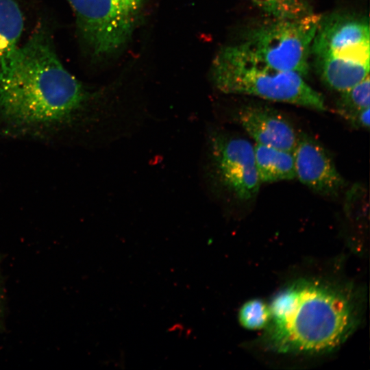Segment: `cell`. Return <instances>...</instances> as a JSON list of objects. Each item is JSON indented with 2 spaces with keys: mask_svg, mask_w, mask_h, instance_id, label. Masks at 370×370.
Wrapping results in <instances>:
<instances>
[{
  "mask_svg": "<svg viewBox=\"0 0 370 370\" xmlns=\"http://www.w3.org/2000/svg\"><path fill=\"white\" fill-rule=\"evenodd\" d=\"M94 97L64 66L42 29L18 45L0 68V115L16 126L71 122Z\"/></svg>",
  "mask_w": 370,
  "mask_h": 370,
  "instance_id": "cell-1",
  "label": "cell"
},
{
  "mask_svg": "<svg viewBox=\"0 0 370 370\" xmlns=\"http://www.w3.org/2000/svg\"><path fill=\"white\" fill-rule=\"evenodd\" d=\"M264 340L280 354H319L340 347L359 322V304L347 286L301 278L275 295Z\"/></svg>",
  "mask_w": 370,
  "mask_h": 370,
  "instance_id": "cell-2",
  "label": "cell"
},
{
  "mask_svg": "<svg viewBox=\"0 0 370 370\" xmlns=\"http://www.w3.org/2000/svg\"><path fill=\"white\" fill-rule=\"evenodd\" d=\"M368 16L348 10L321 14L310 60L323 83L341 92L369 75Z\"/></svg>",
  "mask_w": 370,
  "mask_h": 370,
  "instance_id": "cell-3",
  "label": "cell"
},
{
  "mask_svg": "<svg viewBox=\"0 0 370 370\" xmlns=\"http://www.w3.org/2000/svg\"><path fill=\"white\" fill-rule=\"evenodd\" d=\"M213 85L225 94L244 95L317 110L325 109L323 95L298 73L274 69L238 43L222 47L211 65Z\"/></svg>",
  "mask_w": 370,
  "mask_h": 370,
  "instance_id": "cell-4",
  "label": "cell"
},
{
  "mask_svg": "<svg viewBox=\"0 0 370 370\" xmlns=\"http://www.w3.org/2000/svg\"><path fill=\"white\" fill-rule=\"evenodd\" d=\"M321 14L298 18L266 16L244 29L239 45L270 66L306 77Z\"/></svg>",
  "mask_w": 370,
  "mask_h": 370,
  "instance_id": "cell-5",
  "label": "cell"
},
{
  "mask_svg": "<svg viewBox=\"0 0 370 370\" xmlns=\"http://www.w3.org/2000/svg\"><path fill=\"white\" fill-rule=\"evenodd\" d=\"M148 0H67L90 54H116L131 39Z\"/></svg>",
  "mask_w": 370,
  "mask_h": 370,
  "instance_id": "cell-6",
  "label": "cell"
},
{
  "mask_svg": "<svg viewBox=\"0 0 370 370\" xmlns=\"http://www.w3.org/2000/svg\"><path fill=\"white\" fill-rule=\"evenodd\" d=\"M209 153L217 185L238 202L254 200L261 183L251 143L241 137L213 132L209 137Z\"/></svg>",
  "mask_w": 370,
  "mask_h": 370,
  "instance_id": "cell-7",
  "label": "cell"
},
{
  "mask_svg": "<svg viewBox=\"0 0 370 370\" xmlns=\"http://www.w3.org/2000/svg\"><path fill=\"white\" fill-rule=\"evenodd\" d=\"M293 155L296 177L314 193L336 197L346 186L331 156L314 137L298 134Z\"/></svg>",
  "mask_w": 370,
  "mask_h": 370,
  "instance_id": "cell-8",
  "label": "cell"
},
{
  "mask_svg": "<svg viewBox=\"0 0 370 370\" xmlns=\"http://www.w3.org/2000/svg\"><path fill=\"white\" fill-rule=\"evenodd\" d=\"M236 116L256 143L293 152L297 134L292 123L275 108L249 103L238 109Z\"/></svg>",
  "mask_w": 370,
  "mask_h": 370,
  "instance_id": "cell-9",
  "label": "cell"
},
{
  "mask_svg": "<svg viewBox=\"0 0 370 370\" xmlns=\"http://www.w3.org/2000/svg\"><path fill=\"white\" fill-rule=\"evenodd\" d=\"M256 166L260 183H273L296 178L293 152L256 143Z\"/></svg>",
  "mask_w": 370,
  "mask_h": 370,
  "instance_id": "cell-10",
  "label": "cell"
},
{
  "mask_svg": "<svg viewBox=\"0 0 370 370\" xmlns=\"http://www.w3.org/2000/svg\"><path fill=\"white\" fill-rule=\"evenodd\" d=\"M23 27V13L16 0H0V68L18 47Z\"/></svg>",
  "mask_w": 370,
  "mask_h": 370,
  "instance_id": "cell-11",
  "label": "cell"
},
{
  "mask_svg": "<svg viewBox=\"0 0 370 370\" xmlns=\"http://www.w3.org/2000/svg\"><path fill=\"white\" fill-rule=\"evenodd\" d=\"M266 16L298 18L314 12L308 0H248Z\"/></svg>",
  "mask_w": 370,
  "mask_h": 370,
  "instance_id": "cell-12",
  "label": "cell"
},
{
  "mask_svg": "<svg viewBox=\"0 0 370 370\" xmlns=\"http://www.w3.org/2000/svg\"><path fill=\"white\" fill-rule=\"evenodd\" d=\"M369 75L361 82L344 90L337 101V112L348 121L358 111L369 108Z\"/></svg>",
  "mask_w": 370,
  "mask_h": 370,
  "instance_id": "cell-13",
  "label": "cell"
},
{
  "mask_svg": "<svg viewBox=\"0 0 370 370\" xmlns=\"http://www.w3.org/2000/svg\"><path fill=\"white\" fill-rule=\"evenodd\" d=\"M270 320L269 306L260 299L246 301L239 309L238 321L246 329L265 328Z\"/></svg>",
  "mask_w": 370,
  "mask_h": 370,
  "instance_id": "cell-14",
  "label": "cell"
},
{
  "mask_svg": "<svg viewBox=\"0 0 370 370\" xmlns=\"http://www.w3.org/2000/svg\"><path fill=\"white\" fill-rule=\"evenodd\" d=\"M348 122L355 127L369 130L370 125L369 108L358 112Z\"/></svg>",
  "mask_w": 370,
  "mask_h": 370,
  "instance_id": "cell-15",
  "label": "cell"
},
{
  "mask_svg": "<svg viewBox=\"0 0 370 370\" xmlns=\"http://www.w3.org/2000/svg\"><path fill=\"white\" fill-rule=\"evenodd\" d=\"M1 301H2V294H1V288H0V312H1Z\"/></svg>",
  "mask_w": 370,
  "mask_h": 370,
  "instance_id": "cell-16",
  "label": "cell"
}]
</instances>
